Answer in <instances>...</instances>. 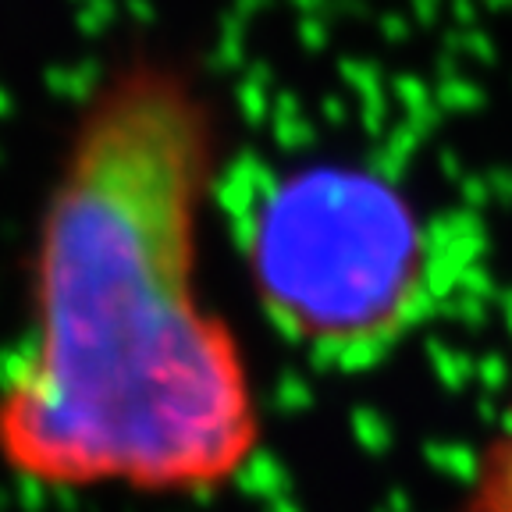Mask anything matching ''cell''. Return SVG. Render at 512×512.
Masks as SVG:
<instances>
[{
	"label": "cell",
	"instance_id": "1",
	"mask_svg": "<svg viewBox=\"0 0 512 512\" xmlns=\"http://www.w3.org/2000/svg\"><path fill=\"white\" fill-rule=\"evenodd\" d=\"M228 171L214 86L136 50L72 121L29 253L25 331L0 370V466L61 495L214 502L267 452L239 324L203 278Z\"/></svg>",
	"mask_w": 512,
	"mask_h": 512
},
{
	"label": "cell",
	"instance_id": "2",
	"mask_svg": "<svg viewBox=\"0 0 512 512\" xmlns=\"http://www.w3.org/2000/svg\"><path fill=\"white\" fill-rule=\"evenodd\" d=\"M239 246L267 328L338 374L388 360L438 299V242L424 207L363 160L267 171L242 203Z\"/></svg>",
	"mask_w": 512,
	"mask_h": 512
},
{
	"label": "cell",
	"instance_id": "3",
	"mask_svg": "<svg viewBox=\"0 0 512 512\" xmlns=\"http://www.w3.org/2000/svg\"><path fill=\"white\" fill-rule=\"evenodd\" d=\"M445 512H512V399L473 452Z\"/></svg>",
	"mask_w": 512,
	"mask_h": 512
}]
</instances>
